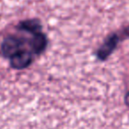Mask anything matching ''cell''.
Segmentation results:
<instances>
[{"mask_svg":"<svg viewBox=\"0 0 129 129\" xmlns=\"http://www.w3.org/2000/svg\"><path fill=\"white\" fill-rule=\"evenodd\" d=\"M125 101H126V104L129 105V93L126 95V96H125Z\"/></svg>","mask_w":129,"mask_h":129,"instance_id":"6da1fadb","label":"cell"}]
</instances>
